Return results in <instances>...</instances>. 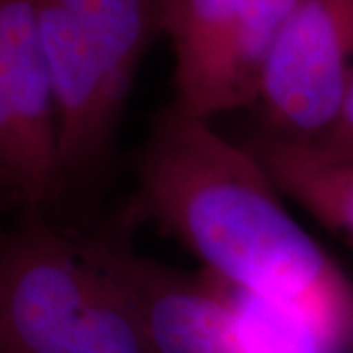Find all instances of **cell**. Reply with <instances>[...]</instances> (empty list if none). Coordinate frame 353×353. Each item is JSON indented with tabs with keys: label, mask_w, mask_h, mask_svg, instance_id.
I'll return each mask as SVG.
<instances>
[{
	"label": "cell",
	"mask_w": 353,
	"mask_h": 353,
	"mask_svg": "<svg viewBox=\"0 0 353 353\" xmlns=\"http://www.w3.org/2000/svg\"><path fill=\"white\" fill-rule=\"evenodd\" d=\"M296 0H159L175 55V101L212 122L257 104L279 32Z\"/></svg>",
	"instance_id": "3957f363"
},
{
	"label": "cell",
	"mask_w": 353,
	"mask_h": 353,
	"mask_svg": "<svg viewBox=\"0 0 353 353\" xmlns=\"http://www.w3.org/2000/svg\"><path fill=\"white\" fill-rule=\"evenodd\" d=\"M0 199H6V196H4V192H2V190H0Z\"/></svg>",
	"instance_id": "30bf717a"
},
{
	"label": "cell",
	"mask_w": 353,
	"mask_h": 353,
	"mask_svg": "<svg viewBox=\"0 0 353 353\" xmlns=\"http://www.w3.org/2000/svg\"><path fill=\"white\" fill-rule=\"evenodd\" d=\"M296 145L304 148L318 159H326V161L353 159V81L334 120L314 139Z\"/></svg>",
	"instance_id": "9c48e42d"
},
{
	"label": "cell",
	"mask_w": 353,
	"mask_h": 353,
	"mask_svg": "<svg viewBox=\"0 0 353 353\" xmlns=\"http://www.w3.org/2000/svg\"><path fill=\"white\" fill-rule=\"evenodd\" d=\"M0 353H155L112 238L41 212L0 234Z\"/></svg>",
	"instance_id": "7a4b0ae2"
},
{
	"label": "cell",
	"mask_w": 353,
	"mask_h": 353,
	"mask_svg": "<svg viewBox=\"0 0 353 353\" xmlns=\"http://www.w3.org/2000/svg\"><path fill=\"white\" fill-rule=\"evenodd\" d=\"M63 183L39 0H0V190L41 212Z\"/></svg>",
	"instance_id": "277c9868"
},
{
	"label": "cell",
	"mask_w": 353,
	"mask_h": 353,
	"mask_svg": "<svg viewBox=\"0 0 353 353\" xmlns=\"http://www.w3.org/2000/svg\"><path fill=\"white\" fill-rule=\"evenodd\" d=\"M87 30L116 104L124 110L139 63L157 30L159 0H61Z\"/></svg>",
	"instance_id": "ba28073f"
},
{
	"label": "cell",
	"mask_w": 353,
	"mask_h": 353,
	"mask_svg": "<svg viewBox=\"0 0 353 353\" xmlns=\"http://www.w3.org/2000/svg\"><path fill=\"white\" fill-rule=\"evenodd\" d=\"M39 24L57 108L65 181L101 163L122 108L114 101L101 57L75 14L61 0H39Z\"/></svg>",
	"instance_id": "8992f818"
},
{
	"label": "cell",
	"mask_w": 353,
	"mask_h": 353,
	"mask_svg": "<svg viewBox=\"0 0 353 353\" xmlns=\"http://www.w3.org/2000/svg\"><path fill=\"white\" fill-rule=\"evenodd\" d=\"M353 81V0H296L265 69L261 136L314 139L334 120Z\"/></svg>",
	"instance_id": "5b68a950"
},
{
	"label": "cell",
	"mask_w": 353,
	"mask_h": 353,
	"mask_svg": "<svg viewBox=\"0 0 353 353\" xmlns=\"http://www.w3.org/2000/svg\"><path fill=\"white\" fill-rule=\"evenodd\" d=\"M138 208L232 287L353 328V281L304 230L261 161L169 104L136 163Z\"/></svg>",
	"instance_id": "6da1fadb"
},
{
	"label": "cell",
	"mask_w": 353,
	"mask_h": 353,
	"mask_svg": "<svg viewBox=\"0 0 353 353\" xmlns=\"http://www.w3.org/2000/svg\"><path fill=\"white\" fill-rule=\"evenodd\" d=\"M290 201L353 245V159L326 161L289 141L255 136L245 145Z\"/></svg>",
	"instance_id": "52a82bcc"
}]
</instances>
